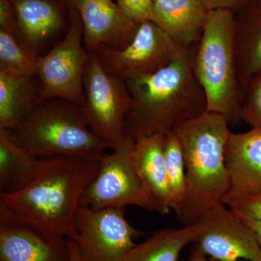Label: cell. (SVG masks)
I'll return each mask as SVG.
<instances>
[{
  "mask_svg": "<svg viewBox=\"0 0 261 261\" xmlns=\"http://www.w3.org/2000/svg\"><path fill=\"white\" fill-rule=\"evenodd\" d=\"M44 159L40 172L28 186L14 193L0 194V223L75 240L81 198L97 175L101 161Z\"/></svg>",
  "mask_w": 261,
  "mask_h": 261,
  "instance_id": "obj_1",
  "label": "cell"
},
{
  "mask_svg": "<svg viewBox=\"0 0 261 261\" xmlns=\"http://www.w3.org/2000/svg\"><path fill=\"white\" fill-rule=\"evenodd\" d=\"M192 47L156 73L125 81L132 102L124 137L135 142L166 135L207 111L205 92L192 67Z\"/></svg>",
  "mask_w": 261,
  "mask_h": 261,
  "instance_id": "obj_2",
  "label": "cell"
},
{
  "mask_svg": "<svg viewBox=\"0 0 261 261\" xmlns=\"http://www.w3.org/2000/svg\"><path fill=\"white\" fill-rule=\"evenodd\" d=\"M229 121L206 111L176 127L187 175V197L178 216L185 226L195 224L211 208L224 203L230 189L225 149L231 132Z\"/></svg>",
  "mask_w": 261,
  "mask_h": 261,
  "instance_id": "obj_3",
  "label": "cell"
},
{
  "mask_svg": "<svg viewBox=\"0 0 261 261\" xmlns=\"http://www.w3.org/2000/svg\"><path fill=\"white\" fill-rule=\"evenodd\" d=\"M8 134L15 143L41 159L101 161L111 149L87 126L80 106L61 99L41 101L15 132Z\"/></svg>",
  "mask_w": 261,
  "mask_h": 261,
  "instance_id": "obj_4",
  "label": "cell"
},
{
  "mask_svg": "<svg viewBox=\"0 0 261 261\" xmlns=\"http://www.w3.org/2000/svg\"><path fill=\"white\" fill-rule=\"evenodd\" d=\"M234 18L230 10H210L200 39L192 47V67L205 91L207 111L223 115L229 122L241 120Z\"/></svg>",
  "mask_w": 261,
  "mask_h": 261,
  "instance_id": "obj_5",
  "label": "cell"
},
{
  "mask_svg": "<svg viewBox=\"0 0 261 261\" xmlns=\"http://www.w3.org/2000/svg\"><path fill=\"white\" fill-rule=\"evenodd\" d=\"M135 141L124 137L100 161L99 171L84 192L80 205L94 209L134 205L160 214L157 202L141 177L133 157Z\"/></svg>",
  "mask_w": 261,
  "mask_h": 261,
  "instance_id": "obj_6",
  "label": "cell"
},
{
  "mask_svg": "<svg viewBox=\"0 0 261 261\" xmlns=\"http://www.w3.org/2000/svg\"><path fill=\"white\" fill-rule=\"evenodd\" d=\"M83 34L80 15L70 7L68 30L38 59L41 101L61 99L78 106L83 105L84 73L90 55L84 46Z\"/></svg>",
  "mask_w": 261,
  "mask_h": 261,
  "instance_id": "obj_7",
  "label": "cell"
},
{
  "mask_svg": "<svg viewBox=\"0 0 261 261\" xmlns=\"http://www.w3.org/2000/svg\"><path fill=\"white\" fill-rule=\"evenodd\" d=\"M81 113L94 135L113 148L124 138L132 97L126 82L111 74L94 53H90L84 78Z\"/></svg>",
  "mask_w": 261,
  "mask_h": 261,
  "instance_id": "obj_8",
  "label": "cell"
},
{
  "mask_svg": "<svg viewBox=\"0 0 261 261\" xmlns=\"http://www.w3.org/2000/svg\"><path fill=\"white\" fill-rule=\"evenodd\" d=\"M185 49L152 20L139 23L132 42L120 49L100 47L94 51L111 74L126 81L150 75L181 56Z\"/></svg>",
  "mask_w": 261,
  "mask_h": 261,
  "instance_id": "obj_9",
  "label": "cell"
},
{
  "mask_svg": "<svg viewBox=\"0 0 261 261\" xmlns=\"http://www.w3.org/2000/svg\"><path fill=\"white\" fill-rule=\"evenodd\" d=\"M78 244L87 261H126L143 233L127 221L124 208L94 209L80 205L75 221Z\"/></svg>",
  "mask_w": 261,
  "mask_h": 261,
  "instance_id": "obj_10",
  "label": "cell"
},
{
  "mask_svg": "<svg viewBox=\"0 0 261 261\" xmlns=\"http://www.w3.org/2000/svg\"><path fill=\"white\" fill-rule=\"evenodd\" d=\"M196 248L215 261H261L256 236L231 209L219 204L198 222Z\"/></svg>",
  "mask_w": 261,
  "mask_h": 261,
  "instance_id": "obj_11",
  "label": "cell"
},
{
  "mask_svg": "<svg viewBox=\"0 0 261 261\" xmlns=\"http://www.w3.org/2000/svg\"><path fill=\"white\" fill-rule=\"evenodd\" d=\"M9 1L20 42L38 57L49 50L69 27V0Z\"/></svg>",
  "mask_w": 261,
  "mask_h": 261,
  "instance_id": "obj_12",
  "label": "cell"
},
{
  "mask_svg": "<svg viewBox=\"0 0 261 261\" xmlns=\"http://www.w3.org/2000/svg\"><path fill=\"white\" fill-rule=\"evenodd\" d=\"M83 25L84 44L89 53L106 47L120 49L128 45L139 23L124 14L114 0H69Z\"/></svg>",
  "mask_w": 261,
  "mask_h": 261,
  "instance_id": "obj_13",
  "label": "cell"
},
{
  "mask_svg": "<svg viewBox=\"0 0 261 261\" xmlns=\"http://www.w3.org/2000/svg\"><path fill=\"white\" fill-rule=\"evenodd\" d=\"M69 256L68 238L0 223V261H66Z\"/></svg>",
  "mask_w": 261,
  "mask_h": 261,
  "instance_id": "obj_14",
  "label": "cell"
},
{
  "mask_svg": "<svg viewBox=\"0 0 261 261\" xmlns=\"http://www.w3.org/2000/svg\"><path fill=\"white\" fill-rule=\"evenodd\" d=\"M225 163L230 189L226 197H241L261 192V128L252 127L244 133L231 132Z\"/></svg>",
  "mask_w": 261,
  "mask_h": 261,
  "instance_id": "obj_15",
  "label": "cell"
},
{
  "mask_svg": "<svg viewBox=\"0 0 261 261\" xmlns=\"http://www.w3.org/2000/svg\"><path fill=\"white\" fill-rule=\"evenodd\" d=\"M209 11L202 0H154L152 21L190 49L200 39Z\"/></svg>",
  "mask_w": 261,
  "mask_h": 261,
  "instance_id": "obj_16",
  "label": "cell"
},
{
  "mask_svg": "<svg viewBox=\"0 0 261 261\" xmlns=\"http://www.w3.org/2000/svg\"><path fill=\"white\" fill-rule=\"evenodd\" d=\"M234 47L242 102L249 82L261 70V0H249L235 14Z\"/></svg>",
  "mask_w": 261,
  "mask_h": 261,
  "instance_id": "obj_17",
  "label": "cell"
},
{
  "mask_svg": "<svg viewBox=\"0 0 261 261\" xmlns=\"http://www.w3.org/2000/svg\"><path fill=\"white\" fill-rule=\"evenodd\" d=\"M165 137H144L135 141L133 148L137 170L162 215H167L171 210V191L165 162Z\"/></svg>",
  "mask_w": 261,
  "mask_h": 261,
  "instance_id": "obj_18",
  "label": "cell"
},
{
  "mask_svg": "<svg viewBox=\"0 0 261 261\" xmlns=\"http://www.w3.org/2000/svg\"><path fill=\"white\" fill-rule=\"evenodd\" d=\"M35 77L15 76L0 70V130L15 132L41 102Z\"/></svg>",
  "mask_w": 261,
  "mask_h": 261,
  "instance_id": "obj_19",
  "label": "cell"
},
{
  "mask_svg": "<svg viewBox=\"0 0 261 261\" xmlns=\"http://www.w3.org/2000/svg\"><path fill=\"white\" fill-rule=\"evenodd\" d=\"M39 57L19 39L9 0H0V70L18 77L37 76Z\"/></svg>",
  "mask_w": 261,
  "mask_h": 261,
  "instance_id": "obj_20",
  "label": "cell"
},
{
  "mask_svg": "<svg viewBox=\"0 0 261 261\" xmlns=\"http://www.w3.org/2000/svg\"><path fill=\"white\" fill-rule=\"evenodd\" d=\"M44 159H38L0 130V194L23 190L37 177Z\"/></svg>",
  "mask_w": 261,
  "mask_h": 261,
  "instance_id": "obj_21",
  "label": "cell"
},
{
  "mask_svg": "<svg viewBox=\"0 0 261 261\" xmlns=\"http://www.w3.org/2000/svg\"><path fill=\"white\" fill-rule=\"evenodd\" d=\"M197 233V224L160 230L143 243L135 244L126 261H178L184 248L195 243Z\"/></svg>",
  "mask_w": 261,
  "mask_h": 261,
  "instance_id": "obj_22",
  "label": "cell"
},
{
  "mask_svg": "<svg viewBox=\"0 0 261 261\" xmlns=\"http://www.w3.org/2000/svg\"><path fill=\"white\" fill-rule=\"evenodd\" d=\"M164 155L171 191V210L178 216L186 200V165L181 142L173 130L165 137Z\"/></svg>",
  "mask_w": 261,
  "mask_h": 261,
  "instance_id": "obj_23",
  "label": "cell"
},
{
  "mask_svg": "<svg viewBox=\"0 0 261 261\" xmlns=\"http://www.w3.org/2000/svg\"><path fill=\"white\" fill-rule=\"evenodd\" d=\"M240 119L252 128H261V70L252 77L244 93Z\"/></svg>",
  "mask_w": 261,
  "mask_h": 261,
  "instance_id": "obj_24",
  "label": "cell"
},
{
  "mask_svg": "<svg viewBox=\"0 0 261 261\" xmlns=\"http://www.w3.org/2000/svg\"><path fill=\"white\" fill-rule=\"evenodd\" d=\"M224 203L236 214L261 221V192L241 197H226Z\"/></svg>",
  "mask_w": 261,
  "mask_h": 261,
  "instance_id": "obj_25",
  "label": "cell"
},
{
  "mask_svg": "<svg viewBox=\"0 0 261 261\" xmlns=\"http://www.w3.org/2000/svg\"><path fill=\"white\" fill-rule=\"evenodd\" d=\"M124 14L140 23L153 18L154 0H114Z\"/></svg>",
  "mask_w": 261,
  "mask_h": 261,
  "instance_id": "obj_26",
  "label": "cell"
},
{
  "mask_svg": "<svg viewBox=\"0 0 261 261\" xmlns=\"http://www.w3.org/2000/svg\"><path fill=\"white\" fill-rule=\"evenodd\" d=\"M202 2L209 10H227L236 14L243 9L249 0H202Z\"/></svg>",
  "mask_w": 261,
  "mask_h": 261,
  "instance_id": "obj_27",
  "label": "cell"
},
{
  "mask_svg": "<svg viewBox=\"0 0 261 261\" xmlns=\"http://www.w3.org/2000/svg\"><path fill=\"white\" fill-rule=\"evenodd\" d=\"M70 247V256L66 261H87L82 255L78 244L74 240L68 238Z\"/></svg>",
  "mask_w": 261,
  "mask_h": 261,
  "instance_id": "obj_28",
  "label": "cell"
},
{
  "mask_svg": "<svg viewBox=\"0 0 261 261\" xmlns=\"http://www.w3.org/2000/svg\"><path fill=\"white\" fill-rule=\"evenodd\" d=\"M238 216L243 220L247 226H250L251 228L252 231L256 236L257 241H258L259 245L261 247V221L249 219V218L244 217V216H240V215H238Z\"/></svg>",
  "mask_w": 261,
  "mask_h": 261,
  "instance_id": "obj_29",
  "label": "cell"
},
{
  "mask_svg": "<svg viewBox=\"0 0 261 261\" xmlns=\"http://www.w3.org/2000/svg\"><path fill=\"white\" fill-rule=\"evenodd\" d=\"M187 261H212L208 260L207 256L202 253L200 250H197L196 247L192 249L190 257ZM215 261V260H214Z\"/></svg>",
  "mask_w": 261,
  "mask_h": 261,
  "instance_id": "obj_30",
  "label": "cell"
}]
</instances>
